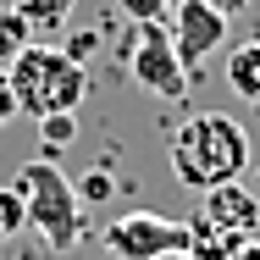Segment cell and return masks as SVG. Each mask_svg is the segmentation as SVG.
Instances as JSON below:
<instances>
[{
	"instance_id": "obj_1",
	"label": "cell",
	"mask_w": 260,
	"mask_h": 260,
	"mask_svg": "<svg viewBox=\"0 0 260 260\" xmlns=\"http://www.w3.org/2000/svg\"><path fill=\"white\" fill-rule=\"evenodd\" d=\"M172 177L194 194H210L221 183H244L249 172V133L227 111H194L172 133Z\"/></svg>"
},
{
	"instance_id": "obj_2",
	"label": "cell",
	"mask_w": 260,
	"mask_h": 260,
	"mask_svg": "<svg viewBox=\"0 0 260 260\" xmlns=\"http://www.w3.org/2000/svg\"><path fill=\"white\" fill-rule=\"evenodd\" d=\"M17 194H22V205H28V227L50 244V255H67V249L83 244V233H89L83 200H78V188L67 183L61 160H50V155L28 160L22 177H17Z\"/></svg>"
},
{
	"instance_id": "obj_3",
	"label": "cell",
	"mask_w": 260,
	"mask_h": 260,
	"mask_svg": "<svg viewBox=\"0 0 260 260\" xmlns=\"http://www.w3.org/2000/svg\"><path fill=\"white\" fill-rule=\"evenodd\" d=\"M11 78V94H17V111H28L34 122L39 116H55V111H78L89 100V72L55 45H28L6 67Z\"/></svg>"
},
{
	"instance_id": "obj_4",
	"label": "cell",
	"mask_w": 260,
	"mask_h": 260,
	"mask_svg": "<svg viewBox=\"0 0 260 260\" xmlns=\"http://www.w3.org/2000/svg\"><path fill=\"white\" fill-rule=\"evenodd\" d=\"M100 244H105V255H116V260H160V255L188 249V221L160 216V210H127V216L105 221Z\"/></svg>"
},
{
	"instance_id": "obj_5",
	"label": "cell",
	"mask_w": 260,
	"mask_h": 260,
	"mask_svg": "<svg viewBox=\"0 0 260 260\" xmlns=\"http://www.w3.org/2000/svg\"><path fill=\"white\" fill-rule=\"evenodd\" d=\"M127 78L139 89H150L155 100H183L188 94V67L172 45L166 22H139L133 28V50H127Z\"/></svg>"
},
{
	"instance_id": "obj_6",
	"label": "cell",
	"mask_w": 260,
	"mask_h": 260,
	"mask_svg": "<svg viewBox=\"0 0 260 260\" xmlns=\"http://www.w3.org/2000/svg\"><path fill=\"white\" fill-rule=\"evenodd\" d=\"M227 22H233V17H221L210 0H172V11H166V34H172V45H177V55H183L188 72L227 45Z\"/></svg>"
},
{
	"instance_id": "obj_7",
	"label": "cell",
	"mask_w": 260,
	"mask_h": 260,
	"mask_svg": "<svg viewBox=\"0 0 260 260\" xmlns=\"http://www.w3.org/2000/svg\"><path fill=\"white\" fill-rule=\"evenodd\" d=\"M200 221L233 233V238H260V194H255V188H244V183H221V188H210V194H205Z\"/></svg>"
},
{
	"instance_id": "obj_8",
	"label": "cell",
	"mask_w": 260,
	"mask_h": 260,
	"mask_svg": "<svg viewBox=\"0 0 260 260\" xmlns=\"http://www.w3.org/2000/svg\"><path fill=\"white\" fill-rule=\"evenodd\" d=\"M227 89L238 100L260 105V39H244V45L227 50Z\"/></svg>"
},
{
	"instance_id": "obj_9",
	"label": "cell",
	"mask_w": 260,
	"mask_h": 260,
	"mask_svg": "<svg viewBox=\"0 0 260 260\" xmlns=\"http://www.w3.org/2000/svg\"><path fill=\"white\" fill-rule=\"evenodd\" d=\"M11 6H17V17L34 28V39H39V34L55 39V34L72 22V11H78V0H11Z\"/></svg>"
},
{
	"instance_id": "obj_10",
	"label": "cell",
	"mask_w": 260,
	"mask_h": 260,
	"mask_svg": "<svg viewBox=\"0 0 260 260\" xmlns=\"http://www.w3.org/2000/svg\"><path fill=\"white\" fill-rule=\"evenodd\" d=\"M28 45H34V28L17 17V6H0V67H11Z\"/></svg>"
},
{
	"instance_id": "obj_11",
	"label": "cell",
	"mask_w": 260,
	"mask_h": 260,
	"mask_svg": "<svg viewBox=\"0 0 260 260\" xmlns=\"http://www.w3.org/2000/svg\"><path fill=\"white\" fill-rule=\"evenodd\" d=\"M22 227H28V205H22L17 183H0V244H6V238H17Z\"/></svg>"
},
{
	"instance_id": "obj_12",
	"label": "cell",
	"mask_w": 260,
	"mask_h": 260,
	"mask_svg": "<svg viewBox=\"0 0 260 260\" xmlns=\"http://www.w3.org/2000/svg\"><path fill=\"white\" fill-rule=\"evenodd\" d=\"M39 139H45V150H50V160L78 139V122H72V111H55V116H39Z\"/></svg>"
},
{
	"instance_id": "obj_13",
	"label": "cell",
	"mask_w": 260,
	"mask_h": 260,
	"mask_svg": "<svg viewBox=\"0 0 260 260\" xmlns=\"http://www.w3.org/2000/svg\"><path fill=\"white\" fill-rule=\"evenodd\" d=\"M133 22H166V11H172V0H116Z\"/></svg>"
},
{
	"instance_id": "obj_14",
	"label": "cell",
	"mask_w": 260,
	"mask_h": 260,
	"mask_svg": "<svg viewBox=\"0 0 260 260\" xmlns=\"http://www.w3.org/2000/svg\"><path fill=\"white\" fill-rule=\"evenodd\" d=\"M17 116V94H11V78H6V67H0V127Z\"/></svg>"
},
{
	"instance_id": "obj_15",
	"label": "cell",
	"mask_w": 260,
	"mask_h": 260,
	"mask_svg": "<svg viewBox=\"0 0 260 260\" xmlns=\"http://www.w3.org/2000/svg\"><path fill=\"white\" fill-rule=\"evenodd\" d=\"M210 6H216V11H221V17H238V11H244V6H249V0H210Z\"/></svg>"
},
{
	"instance_id": "obj_16",
	"label": "cell",
	"mask_w": 260,
	"mask_h": 260,
	"mask_svg": "<svg viewBox=\"0 0 260 260\" xmlns=\"http://www.w3.org/2000/svg\"><path fill=\"white\" fill-rule=\"evenodd\" d=\"M233 260H260V238H249V244H244V249H238Z\"/></svg>"
},
{
	"instance_id": "obj_17",
	"label": "cell",
	"mask_w": 260,
	"mask_h": 260,
	"mask_svg": "<svg viewBox=\"0 0 260 260\" xmlns=\"http://www.w3.org/2000/svg\"><path fill=\"white\" fill-rule=\"evenodd\" d=\"M160 260H194V255H188V249H177V255H160Z\"/></svg>"
},
{
	"instance_id": "obj_18",
	"label": "cell",
	"mask_w": 260,
	"mask_h": 260,
	"mask_svg": "<svg viewBox=\"0 0 260 260\" xmlns=\"http://www.w3.org/2000/svg\"><path fill=\"white\" fill-rule=\"evenodd\" d=\"M255 194H260V172H255Z\"/></svg>"
}]
</instances>
